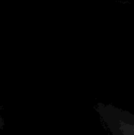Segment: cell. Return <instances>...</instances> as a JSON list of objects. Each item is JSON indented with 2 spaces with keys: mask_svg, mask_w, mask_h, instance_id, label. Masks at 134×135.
Here are the masks:
<instances>
[{
  "mask_svg": "<svg viewBox=\"0 0 134 135\" xmlns=\"http://www.w3.org/2000/svg\"><path fill=\"white\" fill-rule=\"evenodd\" d=\"M1 109H2V108L0 107V112H1ZM3 125H4V119H3V118H2V116L0 115V129L3 127Z\"/></svg>",
  "mask_w": 134,
  "mask_h": 135,
  "instance_id": "1",
  "label": "cell"
}]
</instances>
